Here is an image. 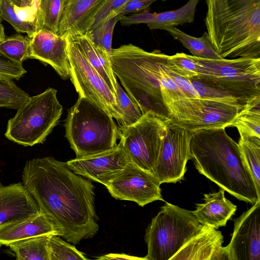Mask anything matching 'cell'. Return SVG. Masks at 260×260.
Listing matches in <instances>:
<instances>
[{
  "label": "cell",
  "mask_w": 260,
  "mask_h": 260,
  "mask_svg": "<svg viewBox=\"0 0 260 260\" xmlns=\"http://www.w3.org/2000/svg\"><path fill=\"white\" fill-rule=\"evenodd\" d=\"M22 177L57 236L77 244L96 234L94 187L89 180L75 173L67 162L49 156L34 158L26 162Z\"/></svg>",
  "instance_id": "6da1fadb"
},
{
  "label": "cell",
  "mask_w": 260,
  "mask_h": 260,
  "mask_svg": "<svg viewBox=\"0 0 260 260\" xmlns=\"http://www.w3.org/2000/svg\"><path fill=\"white\" fill-rule=\"evenodd\" d=\"M190 159L198 172L239 200L254 204L260 201L253 178L238 144L225 128L193 132Z\"/></svg>",
  "instance_id": "7a4b0ae2"
},
{
  "label": "cell",
  "mask_w": 260,
  "mask_h": 260,
  "mask_svg": "<svg viewBox=\"0 0 260 260\" xmlns=\"http://www.w3.org/2000/svg\"><path fill=\"white\" fill-rule=\"evenodd\" d=\"M205 22L222 58H260V0H206Z\"/></svg>",
  "instance_id": "3957f363"
},
{
  "label": "cell",
  "mask_w": 260,
  "mask_h": 260,
  "mask_svg": "<svg viewBox=\"0 0 260 260\" xmlns=\"http://www.w3.org/2000/svg\"><path fill=\"white\" fill-rule=\"evenodd\" d=\"M169 56L132 44L112 49L110 55L114 75L142 114L149 113L165 120H171L160 87Z\"/></svg>",
  "instance_id": "277c9868"
},
{
  "label": "cell",
  "mask_w": 260,
  "mask_h": 260,
  "mask_svg": "<svg viewBox=\"0 0 260 260\" xmlns=\"http://www.w3.org/2000/svg\"><path fill=\"white\" fill-rule=\"evenodd\" d=\"M65 137L76 157L100 153L115 147L119 131L113 117L91 101L79 96L68 111Z\"/></svg>",
  "instance_id": "5b68a950"
},
{
  "label": "cell",
  "mask_w": 260,
  "mask_h": 260,
  "mask_svg": "<svg viewBox=\"0 0 260 260\" xmlns=\"http://www.w3.org/2000/svg\"><path fill=\"white\" fill-rule=\"evenodd\" d=\"M202 226L192 211L165 202L146 230L145 260H170Z\"/></svg>",
  "instance_id": "8992f818"
},
{
  "label": "cell",
  "mask_w": 260,
  "mask_h": 260,
  "mask_svg": "<svg viewBox=\"0 0 260 260\" xmlns=\"http://www.w3.org/2000/svg\"><path fill=\"white\" fill-rule=\"evenodd\" d=\"M56 94V89L48 88L29 96L8 120L5 137L24 146L43 143L58 123L62 113Z\"/></svg>",
  "instance_id": "52a82bcc"
},
{
  "label": "cell",
  "mask_w": 260,
  "mask_h": 260,
  "mask_svg": "<svg viewBox=\"0 0 260 260\" xmlns=\"http://www.w3.org/2000/svg\"><path fill=\"white\" fill-rule=\"evenodd\" d=\"M198 58L203 73L197 78L213 84L244 107L260 97V58Z\"/></svg>",
  "instance_id": "ba28073f"
},
{
  "label": "cell",
  "mask_w": 260,
  "mask_h": 260,
  "mask_svg": "<svg viewBox=\"0 0 260 260\" xmlns=\"http://www.w3.org/2000/svg\"><path fill=\"white\" fill-rule=\"evenodd\" d=\"M167 121L148 113L133 124L119 127V143L131 161L153 175Z\"/></svg>",
  "instance_id": "9c48e42d"
},
{
  "label": "cell",
  "mask_w": 260,
  "mask_h": 260,
  "mask_svg": "<svg viewBox=\"0 0 260 260\" xmlns=\"http://www.w3.org/2000/svg\"><path fill=\"white\" fill-rule=\"evenodd\" d=\"M70 77L79 96L97 104L115 118L119 126L123 117L115 93L79 48L67 37Z\"/></svg>",
  "instance_id": "30bf717a"
},
{
  "label": "cell",
  "mask_w": 260,
  "mask_h": 260,
  "mask_svg": "<svg viewBox=\"0 0 260 260\" xmlns=\"http://www.w3.org/2000/svg\"><path fill=\"white\" fill-rule=\"evenodd\" d=\"M192 133L172 120L167 121L166 134L154 173L160 184L184 179L187 162L190 159Z\"/></svg>",
  "instance_id": "8fae6325"
},
{
  "label": "cell",
  "mask_w": 260,
  "mask_h": 260,
  "mask_svg": "<svg viewBox=\"0 0 260 260\" xmlns=\"http://www.w3.org/2000/svg\"><path fill=\"white\" fill-rule=\"evenodd\" d=\"M158 179L131 162L106 187L116 199L133 201L140 206L164 201Z\"/></svg>",
  "instance_id": "7c38bea8"
},
{
  "label": "cell",
  "mask_w": 260,
  "mask_h": 260,
  "mask_svg": "<svg viewBox=\"0 0 260 260\" xmlns=\"http://www.w3.org/2000/svg\"><path fill=\"white\" fill-rule=\"evenodd\" d=\"M132 162L121 145L96 154L76 157L67 162L76 174L106 187Z\"/></svg>",
  "instance_id": "4fadbf2b"
},
{
  "label": "cell",
  "mask_w": 260,
  "mask_h": 260,
  "mask_svg": "<svg viewBox=\"0 0 260 260\" xmlns=\"http://www.w3.org/2000/svg\"><path fill=\"white\" fill-rule=\"evenodd\" d=\"M229 260H260V201L234 220Z\"/></svg>",
  "instance_id": "5bb4252c"
},
{
  "label": "cell",
  "mask_w": 260,
  "mask_h": 260,
  "mask_svg": "<svg viewBox=\"0 0 260 260\" xmlns=\"http://www.w3.org/2000/svg\"><path fill=\"white\" fill-rule=\"evenodd\" d=\"M29 38L30 58L50 65L62 79L70 78L67 38L47 29H41Z\"/></svg>",
  "instance_id": "9a60e30c"
},
{
  "label": "cell",
  "mask_w": 260,
  "mask_h": 260,
  "mask_svg": "<svg viewBox=\"0 0 260 260\" xmlns=\"http://www.w3.org/2000/svg\"><path fill=\"white\" fill-rule=\"evenodd\" d=\"M223 236L214 228L202 224L200 231L170 260H229Z\"/></svg>",
  "instance_id": "2e32d148"
},
{
  "label": "cell",
  "mask_w": 260,
  "mask_h": 260,
  "mask_svg": "<svg viewBox=\"0 0 260 260\" xmlns=\"http://www.w3.org/2000/svg\"><path fill=\"white\" fill-rule=\"evenodd\" d=\"M38 205L22 183H0V225L40 212Z\"/></svg>",
  "instance_id": "e0dca14e"
},
{
  "label": "cell",
  "mask_w": 260,
  "mask_h": 260,
  "mask_svg": "<svg viewBox=\"0 0 260 260\" xmlns=\"http://www.w3.org/2000/svg\"><path fill=\"white\" fill-rule=\"evenodd\" d=\"M200 0H189L181 8L161 13L145 11L128 16L123 15L119 20L124 26L146 24L150 29H164L193 22L196 7Z\"/></svg>",
  "instance_id": "ac0fdd59"
},
{
  "label": "cell",
  "mask_w": 260,
  "mask_h": 260,
  "mask_svg": "<svg viewBox=\"0 0 260 260\" xmlns=\"http://www.w3.org/2000/svg\"><path fill=\"white\" fill-rule=\"evenodd\" d=\"M57 235L51 222L41 212L0 225V244L14 243L42 235Z\"/></svg>",
  "instance_id": "d6986e66"
},
{
  "label": "cell",
  "mask_w": 260,
  "mask_h": 260,
  "mask_svg": "<svg viewBox=\"0 0 260 260\" xmlns=\"http://www.w3.org/2000/svg\"><path fill=\"white\" fill-rule=\"evenodd\" d=\"M104 0H65L57 35L67 37L89 31Z\"/></svg>",
  "instance_id": "ffe728a7"
},
{
  "label": "cell",
  "mask_w": 260,
  "mask_h": 260,
  "mask_svg": "<svg viewBox=\"0 0 260 260\" xmlns=\"http://www.w3.org/2000/svg\"><path fill=\"white\" fill-rule=\"evenodd\" d=\"M201 100L203 110L199 118L193 123L180 125L191 132L203 129L225 128L232 126L239 112L245 108L214 100L201 99Z\"/></svg>",
  "instance_id": "44dd1931"
},
{
  "label": "cell",
  "mask_w": 260,
  "mask_h": 260,
  "mask_svg": "<svg viewBox=\"0 0 260 260\" xmlns=\"http://www.w3.org/2000/svg\"><path fill=\"white\" fill-rule=\"evenodd\" d=\"M224 192L220 188L218 192L204 194V202L196 205L192 213L201 224L215 229L226 225L237 208L225 198Z\"/></svg>",
  "instance_id": "7402d4cb"
},
{
  "label": "cell",
  "mask_w": 260,
  "mask_h": 260,
  "mask_svg": "<svg viewBox=\"0 0 260 260\" xmlns=\"http://www.w3.org/2000/svg\"><path fill=\"white\" fill-rule=\"evenodd\" d=\"M66 37L79 48L116 96L117 80L112 70L110 58L93 43L89 31L77 33Z\"/></svg>",
  "instance_id": "603a6c76"
},
{
  "label": "cell",
  "mask_w": 260,
  "mask_h": 260,
  "mask_svg": "<svg viewBox=\"0 0 260 260\" xmlns=\"http://www.w3.org/2000/svg\"><path fill=\"white\" fill-rule=\"evenodd\" d=\"M176 40L180 42L192 56L205 59H221L216 53L207 32L199 38L189 35L176 27L167 30Z\"/></svg>",
  "instance_id": "cb8c5ba5"
},
{
  "label": "cell",
  "mask_w": 260,
  "mask_h": 260,
  "mask_svg": "<svg viewBox=\"0 0 260 260\" xmlns=\"http://www.w3.org/2000/svg\"><path fill=\"white\" fill-rule=\"evenodd\" d=\"M51 235L29 238L12 244L9 247L18 260H50L48 242Z\"/></svg>",
  "instance_id": "d4e9b609"
},
{
  "label": "cell",
  "mask_w": 260,
  "mask_h": 260,
  "mask_svg": "<svg viewBox=\"0 0 260 260\" xmlns=\"http://www.w3.org/2000/svg\"><path fill=\"white\" fill-rule=\"evenodd\" d=\"M65 0H39L36 14L37 31L47 29L57 35Z\"/></svg>",
  "instance_id": "484cf974"
},
{
  "label": "cell",
  "mask_w": 260,
  "mask_h": 260,
  "mask_svg": "<svg viewBox=\"0 0 260 260\" xmlns=\"http://www.w3.org/2000/svg\"><path fill=\"white\" fill-rule=\"evenodd\" d=\"M232 126L237 128L240 137L260 138V97L241 110Z\"/></svg>",
  "instance_id": "4316f807"
},
{
  "label": "cell",
  "mask_w": 260,
  "mask_h": 260,
  "mask_svg": "<svg viewBox=\"0 0 260 260\" xmlns=\"http://www.w3.org/2000/svg\"><path fill=\"white\" fill-rule=\"evenodd\" d=\"M238 144L260 193V138L240 137Z\"/></svg>",
  "instance_id": "83f0119b"
},
{
  "label": "cell",
  "mask_w": 260,
  "mask_h": 260,
  "mask_svg": "<svg viewBox=\"0 0 260 260\" xmlns=\"http://www.w3.org/2000/svg\"><path fill=\"white\" fill-rule=\"evenodd\" d=\"M167 67L175 74L188 80L198 78L203 73V66L198 58L184 53L169 56Z\"/></svg>",
  "instance_id": "f1b7e54d"
},
{
  "label": "cell",
  "mask_w": 260,
  "mask_h": 260,
  "mask_svg": "<svg viewBox=\"0 0 260 260\" xmlns=\"http://www.w3.org/2000/svg\"><path fill=\"white\" fill-rule=\"evenodd\" d=\"M0 52L10 59L22 63L30 59V38L20 34L5 37L0 42Z\"/></svg>",
  "instance_id": "f546056e"
},
{
  "label": "cell",
  "mask_w": 260,
  "mask_h": 260,
  "mask_svg": "<svg viewBox=\"0 0 260 260\" xmlns=\"http://www.w3.org/2000/svg\"><path fill=\"white\" fill-rule=\"evenodd\" d=\"M29 98L12 79L0 76V108L17 110Z\"/></svg>",
  "instance_id": "4dcf8cb0"
},
{
  "label": "cell",
  "mask_w": 260,
  "mask_h": 260,
  "mask_svg": "<svg viewBox=\"0 0 260 260\" xmlns=\"http://www.w3.org/2000/svg\"><path fill=\"white\" fill-rule=\"evenodd\" d=\"M122 16L119 15L111 17L93 29L88 31L95 46L109 57L112 50L113 30L116 24Z\"/></svg>",
  "instance_id": "1f68e13d"
},
{
  "label": "cell",
  "mask_w": 260,
  "mask_h": 260,
  "mask_svg": "<svg viewBox=\"0 0 260 260\" xmlns=\"http://www.w3.org/2000/svg\"><path fill=\"white\" fill-rule=\"evenodd\" d=\"M50 260H87L84 253L63 240L59 236L51 235L48 242Z\"/></svg>",
  "instance_id": "d6a6232c"
},
{
  "label": "cell",
  "mask_w": 260,
  "mask_h": 260,
  "mask_svg": "<svg viewBox=\"0 0 260 260\" xmlns=\"http://www.w3.org/2000/svg\"><path fill=\"white\" fill-rule=\"evenodd\" d=\"M0 16L16 31L26 34L29 38H31L37 31L35 22L22 19L17 15L15 6L9 0H0Z\"/></svg>",
  "instance_id": "836d02e7"
},
{
  "label": "cell",
  "mask_w": 260,
  "mask_h": 260,
  "mask_svg": "<svg viewBox=\"0 0 260 260\" xmlns=\"http://www.w3.org/2000/svg\"><path fill=\"white\" fill-rule=\"evenodd\" d=\"M116 97L123 117V123L119 127L129 126L137 122L143 115L141 111L118 81L116 83Z\"/></svg>",
  "instance_id": "e575fe53"
},
{
  "label": "cell",
  "mask_w": 260,
  "mask_h": 260,
  "mask_svg": "<svg viewBox=\"0 0 260 260\" xmlns=\"http://www.w3.org/2000/svg\"><path fill=\"white\" fill-rule=\"evenodd\" d=\"M190 81L201 99L214 100L245 107L241 105L236 100L209 82L198 78L192 79Z\"/></svg>",
  "instance_id": "d590c367"
},
{
  "label": "cell",
  "mask_w": 260,
  "mask_h": 260,
  "mask_svg": "<svg viewBox=\"0 0 260 260\" xmlns=\"http://www.w3.org/2000/svg\"><path fill=\"white\" fill-rule=\"evenodd\" d=\"M129 0H104L95 12L89 31L95 28L109 18L117 16L116 13Z\"/></svg>",
  "instance_id": "8d00e7d4"
},
{
  "label": "cell",
  "mask_w": 260,
  "mask_h": 260,
  "mask_svg": "<svg viewBox=\"0 0 260 260\" xmlns=\"http://www.w3.org/2000/svg\"><path fill=\"white\" fill-rule=\"evenodd\" d=\"M26 72L22 63L10 59L0 52V76L18 80Z\"/></svg>",
  "instance_id": "74e56055"
},
{
  "label": "cell",
  "mask_w": 260,
  "mask_h": 260,
  "mask_svg": "<svg viewBox=\"0 0 260 260\" xmlns=\"http://www.w3.org/2000/svg\"><path fill=\"white\" fill-rule=\"evenodd\" d=\"M157 0H129L127 4L116 13L117 15H125L148 11L149 6Z\"/></svg>",
  "instance_id": "f35d334b"
},
{
  "label": "cell",
  "mask_w": 260,
  "mask_h": 260,
  "mask_svg": "<svg viewBox=\"0 0 260 260\" xmlns=\"http://www.w3.org/2000/svg\"><path fill=\"white\" fill-rule=\"evenodd\" d=\"M169 74L172 78L186 97L190 98H200L197 92L192 85L190 80L178 76L169 70Z\"/></svg>",
  "instance_id": "ab89813d"
},
{
  "label": "cell",
  "mask_w": 260,
  "mask_h": 260,
  "mask_svg": "<svg viewBox=\"0 0 260 260\" xmlns=\"http://www.w3.org/2000/svg\"><path fill=\"white\" fill-rule=\"evenodd\" d=\"M98 259H124V260H145V257H139L131 256L125 254L110 253L96 258Z\"/></svg>",
  "instance_id": "60d3db41"
},
{
  "label": "cell",
  "mask_w": 260,
  "mask_h": 260,
  "mask_svg": "<svg viewBox=\"0 0 260 260\" xmlns=\"http://www.w3.org/2000/svg\"><path fill=\"white\" fill-rule=\"evenodd\" d=\"M13 5L18 8H24L31 6L38 0H9Z\"/></svg>",
  "instance_id": "b9f144b4"
},
{
  "label": "cell",
  "mask_w": 260,
  "mask_h": 260,
  "mask_svg": "<svg viewBox=\"0 0 260 260\" xmlns=\"http://www.w3.org/2000/svg\"><path fill=\"white\" fill-rule=\"evenodd\" d=\"M5 37L6 36L4 26L1 24V23H0V42L2 41Z\"/></svg>",
  "instance_id": "7bdbcfd3"
},
{
  "label": "cell",
  "mask_w": 260,
  "mask_h": 260,
  "mask_svg": "<svg viewBox=\"0 0 260 260\" xmlns=\"http://www.w3.org/2000/svg\"><path fill=\"white\" fill-rule=\"evenodd\" d=\"M2 19V18H1V16H0V23H1Z\"/></svg>",
  "instance_id": "ee69618b"
},
{
  "label": "cell",
  "mask_w": 260,
  "mask_h": 260,
  "mask_svg": "<svg viewBox=\"0 0 260 260\" xmlns=\"http://www.w3.org/2000/svg\"><path fill=\"white\" fill-rule=\"evenodd\" d=\"M2 245H1V244H0V250H1V246H2Z\"/></svg>",
  "instance_id": "f6af8a7d"
}]
</instances>
